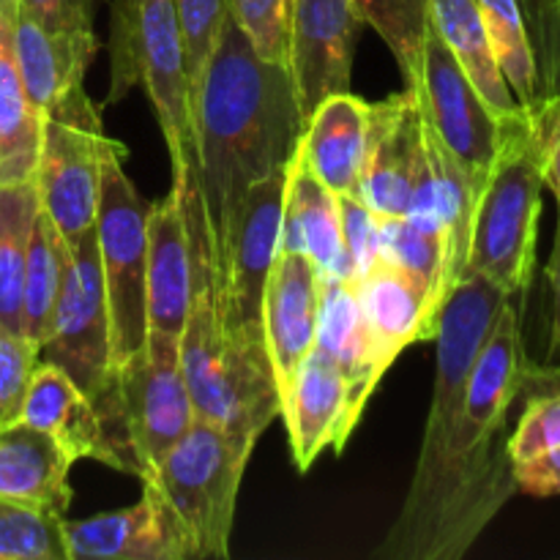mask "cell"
Segmentation results:
<instances>
[{
	"label": "cell",
	"instance_id": "cell-1",
	"mask_svg": "<svg viewBox=\"0 0 560 560\" xmlns=\"http://www.w3.org/2000/svg\"><path fill=\"white\" fill-rule=\"evenodd\" d=\"M530 366L512 299L503 304L468 377L463 410L430 481L408 490L375 558L459 560L517 492L506 452L509 410L528 388Z\"/></svg>",
	"mask_w": 560,
	"mask_h": 560
},
{
	"label": "cell",
	"instance_id": "cell-2",
	"mask_svg": "<svg viewBox=\"0 0 560 560\" xmlns=\"http://www.w3.org/2000/svg\"><path fill=\"white\" fill-rule=\"evenodd\" d=\"M304 124L288 66L262 58L230 14L191 93L195 167L213 266L252 186L288 170Z\"/></svg>",
	"mask_w": 560,
	"mask_h": 560
},
{
	"label": "cell",
	"instance_id": "cell-3",
	"mask_svg": "<svg viewBox=\"0 0 560 560\" xmlns=\"http://www.w3.org/2000/svg\"><path fill=\"white\" fill-rule=\"evenodd\" d=\"M173 186L184 200L191 262H195V293H191L189 317H186L178 342L180 366H184L195 416L222 427L241 446L255 452V443L260 441L262 432L282 413L277 377H273L268 355L241 348L222 328L211 238H208L195 167L184 170V175H173Z\"/></svg>",
	"mask_w": 560,
	"mask_h": 560
},
{
	"label": "cell",
	"instance_id": "cell-4",
	"mask_svg": "<svg viewBox=\"0 0 560 560\" xmlns=\"http://www.w3.org/2000/svg\"><path fill=\"white\" fill-rule=\"evenodd\" d=\"M541 140L528 109L503 120L501 145L476 197L468 273L490 279L514 299L534 282L541 217Z\"/></svg>",
	"mask_w": 560,
	"mask_h": 560
},
{
	"label": "cell",
	"instance_id": "cell-5",
	"mask_svg": "<svg viewBox=\"0 0 560 560\" xmlns=\"http://www.w3.org/2000/svg\"><path fill=\"white\" fill-rule=\"evenodd\" d=\"M107 52L109 93L104 104H118L142 88L167 142L173 175L195 167L189 66L175 0H113Z\"/></svg>",
	"mask_w": 560,
	"mask_h": 560
},
{
	"label": "cell",
	"instance_id": "cell-6",
	"mask_svg": "<svg viewBox=\"0 0 560 560\" xmlns=\"http://www.w3.org/2000/svg\"><path fill=\"white\" fill-rule=\"evenodd\" d=\"M249 457V448L222 427L195 416L184 438L145 476L186 525L200 560L230 558L235 506Z\"/></svg>",
	"mask_w": 560,
	"mask_h": 560
},
{
	"label": "cell",
	"instance_id": "cell-7",
	"mask_svg": "<svg viewBox=\"0 0 560 560\" xmlns=\"http://www.w3.org/2000/svg\"><path fill=\"white\" fill-rule=\"evenodd\" d=\"M129 151L104 162L93 233L109 315V361L120 364L145 348L148 339V202L126 175Z\"/></svg>",
	"mask_w": 560,
	"mask_h": 560
},
{
	"label": "cell",
	"instance_id": "cell-8",
	"mask_svg": "<svg viewBox=\"0 0 560 560\" xmlns=\"http://www.w3.org/2000/svg\"><path fill=\"white\" fill-rule=\"evenodd\" d=\"M178 342L148 331L145 348L115 370L113 388L98 408L107 427L109 419L118 424L120 443L137 465V479H145L195 421Z\"/></svg>",
	"mask_w": 560,
	"mask_h": 560
},
{
	"label": "cell",
	"instance_id": "cell-9",
	"mask_svg": "<svg viewBox=\"0 0 560 560\" xmlns=\"http://www.w3.org/2000/svg\"><path fill=\"white\" fill-rule=\"evenodd\" d=\"M284 178L288 170L255 184L241 206L224 255L213 266L222 328L235 345L268 355L262 334V301L268 277L282 249ZM271 361V359H268Z\"/></svg>",
	"mask_w": 560,
	"mask_h": 560
},
{
	"label": "cell",
	"instance_id": "cell-10",
	"mask_svg": "<svg viewBox=\"0 0 560 560\" xmlns=\"http://www.w3.org/2000/svg\"><path fill=\"white\" fill-rule=\"evenodd\" d=\"M42 353L44 361L60 366L96 402V408H102L113 388V361L109 315L93 230L69 246L52 334Z\"/></svg>",
	"mask_w": 560,
	"mask_h": 560
},
{
	"label": "cell",
	"instance_id": "cell-11",
	"mask_svg": "<svg viewBox=\"0 0 560 560\" xmlns=\"http://www.w3.org/2000/svg\"><path fill=\"white\" fill-rule=\"evenodd\" d=\"M120 151L129 148L107 137L104 126L42 118L33 184L38 191V208L69 246L96 224L104 162Z\"/></svg>",
	"mask_w": 560,
	"mask_h": 560
},
{
	"label": "cell",
	"instance_id": "cell-12",
	"mask_svg": "<svg viewBox=\"0 0 560 560\" xmlns=\"http://www.w3.org/2000/svg\"><path fill=\"white\" fill-rule=\"evenodd\" d=\"M416 91H419L421 109L435 135L441 137L443 145L454 153V159L463 164L465 173L474 178L476 189L481 191L498 156L503 120L481 98L452 49L438 36L432 22L424 42V55H421V80Z\"/></svg>",
	"mask_w": 560,
	"mask_h": 560
},
{
	"label": "cell",
	"instance_id": "cell-13",
	"mask_svg": "<svg viewBox=\"0 0 560 560\" xmlns=\"http://www.w3.org/2000/svg\"><path fill=\"white\" fill-rule=\"evenodd\" d=\"M14 33L16 63L27 98L42 118H58L66 124L104 126L98 107L85 93V71L96 55V33H49L20 5V0H3Z\"/></svg>",
	"mask_w": 560,
	"mask_h": 560
},
{
	"label": "cell",
	"instance_id": "cell-14",
	"mask_svg": "<svg viewBox=\"0 0 560 560\" xmlns=\"http://www.w3.org/2000/svg\"><path fill=\"white\" fill-rule=\"evenodd\" d=\"M69 560H200L186 525L153 481L135 506L88 520H60Z\"/></svg>",
	"mask_w": 560,
	"mask_h": 560
},
{
	"label": "cell",
	"instance_id": "cell-15",
	"mask_svg": "<svg viewBox=\"0 0 560 560\" xmlns=\"http://www.w3.org/2000/svg\"><path fill=\"white\" fill-rule=\"evenodd\" d=\"M424 162L421 104L416 85L370 104L359 197L377 219L405 217Z\"/></svg>",
	"mask_w": 560,
	"mask_h": 560
},
{
	"label": "cell",
	"instance_id": "cell-16",
	"mask_svg": "<svg viewBox=\"0 0 560 560\" xmlns=\"http://www.w3.org/2000/svg\"><path fill=\"white\" fill-rule=\"evenodd\" d=\"M361 27L353 0H293L288 69L304 120L326 96L350 91Z\"/></svg>",
	"mask_w": 560,
	"mask_h": 560
},
{
	"label": "cell",
	"instance_id": "cell-17",
	"mask_svg": "<svg viewBox=\"0 0 560 560\" xmlns=\"http://www.w3.org/2000/svg\"><path fill=\"white\" fill-rule=\"evenodd\" d=\"M14 416L52 435L74 463L93 459L118 474L137 476L135 459L113 435L96 402L49 361L38 359Z\"/></svg>",
	"mask_w": 560,
	"mask_h": 560
},
{
	"label": "cell",
	"instance_id": "cell-18",
	"mask_svg": "<svg viewBox=\"0 0 560 560\" xmlns=\"http://www.w3.org/2000/svg\"><path fill=\"white\" fill-rule=\"evenodd\" d=\"M279 416L288 427L290 452L301 474H306L326 448L342 454L345 443L361 421L348 377L317 345L301 361L293 383L284 392Z\"/></svg>",
	"mask_w": 560,
	"mask_h": 560
},
{
	"label": "cell",
	"instance_id": "cell-19",
	"mask_svg": "<svg viewBox=\"0 0 560 560\" xmlns=\"http://www.w3.org/2000/svg\"><path fill=\"white\" fill-rule=\"evenodd\" d=\"M320 277L310 257L279 249L262 301V334L279 397L293 383L301 361L317 342Z\"/></svg>",
	"mask_w": 560,
	"mask_h": 560
},
{
	"label": "cell",
	"instance_id": "cell-20",
	"mask_svg": "<svg viewBox=\"0 0 560 560\" xmlns=\"http://www.w3.org/2000/svg\"><path fill=\"white\" fill-rule=\"evenodd\" d=\"M195 293V262L180 191L148 208V331L180 339Z\"/></svg>",
	"mask_w": 560,
	"mask_h": 560
},
{
	"label": "cell",
	"instance_id": "cell-21",
	"mask_svg": "<svg viewBox=\"0 0 560 560\" xmlns=\"http://www.w3.org/2000/svg\"><path fill=\"white\" fill-rule=\"evenodd\" d=\"M355 293L383 375L405 348L435 337L438 306L430 288L394 262L381 260L366 277L355 279Z\"/></svg>",
	"mask_w": 560,
	"mask_h": 560
},
{
	"label": "cell",
	"instance_id": "cell-22",
	"mask_svg": "<svg viewBox=\"0 0 560 560\" xmlns=\"http://www.w3.org/2000/svg\"><path fill=\"white\" fill-rule=\"evenodd\" d=\"M74 459L52 435L27 421L0 419V501L66 517L71 506L69 474Z\"/></svg>",
	"mask_w": 560,
	"mask_h": 560
},
{
	"label": "cell",
	"instance_id": "cell-23",
	"mask_svg": "<svg viewBox=\"0 0 560 560\" xmlns=\"http://www.w3.org/2000/svg\"><path fill=\"white\" fill-rule=\"evenodd\" d=\"M282 252L310 257L320 279H355L342 244L339 195L312 173L299 148L284 178Z\"/></svg>",
	"mask_w": 560,
	"mask_h": 560
},
{
	"label": "cell",
	"instance_id": "cell-24",
	"mask_svg": "<svg viewBox=\"0 0 560 560\" xmlns=\"http://www.w3.org/2000/svg\"><path fill=\"white\" fill-rule=\"evenodd\" d=\"M370 104L350 91L331 93L306 118L299 151L334 195L359 191Z\"/></svg>",
	"mask_w": 560,
	"mask_h": 560
},
{
	"label": "cell",
	"instance_id": "cell-25",
	"mask_svg": "<svg viewBox=\"0 0 560 560\" xmlns=\"http://www.w3.org/2000/svg\"><path fill=\"white\" fill-rule=\"evenodd\" d=\"M317 348L326 350L345 372L353 405L364 416L383 372L366 331L355 293V279H320V310H317Z\"/></svg>",
	"mask_w": 560,
	"mask_h": 560
},
{
	"label": "cell",
	"instance_id": "cell-26",
	"mask_svg": "<svg viewBox=\"0 0 560 560\" xmlns=\"http://www.w3.org/2000/svg\"><path fill=\"white\" fill-rule=\"evenodd\" d=\"M430 22L443 38L457 63L474 82L492 113L501 120L520 115L523 104L514 98L495 52H492L490 36L481 22V11L476 0H430Z\"/></svg>",
	"mask_w": 560,
	"mask_h": 560
},
{
	"label": "cell",
	"instance_id": "cell-27",
	"mask_svg": "<svg viewBox=\"0 0 560 560\" xmlns=\"http://www.w3.org/2000/svg\"><path fill=\"white\" fill-rule=\"evenodd\" d=\"M42 115L33 109L16 63L9 9L0 0V184L33 180Z\"/></svg>",
	"mask_w": 560,
	"mask_h": 560
},
{
	"label": "cell",
	"instance_id": "cell-28",
	"mask_svg": "<svg viewBox=\"0 0 560 560\" xmlns=\"http://www.w3.org/2000/svg\"><path fill=\"white\" fill-rule=\"evenodd\" d=\"M69 244L60 238L47 213L38 208L27 244L25 279H22V337L42 353L52 334L55 306L63 288Z\"/></svg>",
	"mask_w": 560,
	"mask_h": 560
},
{
	"label": "cell",
	"instance_id": "cell-29",
	"mask_svg": "<svg viewBox=\"0 0 560 560\" xmlns=\"http://www.w3.org/2000/svg\"><path fill=\"white\" fill-rule=\"evenodd\" d=\"M38 211L33 180L0 184V323L22 334V279Z\"/></svg>",
	"mask_w": 560,
	"mask_h": 560
},
{
	"label": "cell",
	"instance_id": "cell-30",
	"mask_svg": "<svg viewBox=\"0 0 560 560\" xmlns=\"http://www.w3.org/2000/svg\"><path fill=\"white\" fill-rule=\"evenodd\" d=\"M476 3H479L481 22H485V31L490 36L492 52H495L498 66H501L514 98L523 107H530V104L539 102L541 91L523 9H520L517 0H476Z\"/></svg>",
	"mask_w": 560,
	"mask_h": 560
},
{
	"label": "cell",
	"instance_id": "cell-31",
	"mask_svg": "<svg viewBox=\"0 0 560 560\" xmlns=\"http://www.w3.org/2000/svg\"><path fill=\"white\" fill-rule=\"evenodd\" d=\"M353 9L392 49L405 85H419L421 55L430 33V0H353Z\"/></svg>",
	"mask_w": 560,
	"mask_h": 560
},
{
	"label": "cell",
	"instance_id": "cell-32",
	"mask_svg": "<svg viewBox=\"0 0 560 560\" xmlns=\"http://www.w3.org/2000/svg\"><path fill=\"white\" fill-rule=\"evenodd\" d=\"M381 228V260L394 262L402 271L430 288L438 312L443 306V266H446V244L441 233L419 228L408 217L377 219Z\"/></svg>",
	"mask_w": 560,
	"mask_h": 560
},
{
	"label": "cell",
	"instance_id": "cell-33",
	"mask_svg": "<svg viewBox=\"0 0 560 560\" xmlns=\"http://www.w3.org/2000/svg\"><path fill=\"white\" fill-rule=\"evenodd\" d=\"M60 520L0 501V560H69Z\"/></svg>",
	"mask_w": 560,
	"mask_h": 560
},
{
	"label": "cell",
	"instance_id": "cell-34",
	"mask_svg": "<svg viewBox=\"0 0 560 560\" xmlns=\"http://www.w3.org/2000/svg\"><path fill=\"white\" fill-rule=\"evenodd\" d=\"M293 0H230V14L266 60L288 66Z\"/></svg>",
	"mask_w": 560,
	"mask_h": 560
},
{
	"label": "cell",
	"instance_id": "cell-35",
	"mask_svg": "<svg viewBox=\"0 0 560 560\" xmlns=\"http://www.w3.org/2000/svg\"><path fill=\"white\" fill-rule=\"evenodd\" d=\"M545 377L547 372L541 370V388L525 405L517 430L506 438V452L512 465L536 457L552 446H560V381L556 388H545Z\"/></svg>",
	"mask_w": 560,
	"mask_h": 560
},
{
	"label": "cell",
	"instance_id": "cell-36",
	"mask_svg": "<svg viewBox=\"0 0 560 560\" xmlns=\"http://www.w3.org/2000/svg\"><path fill=\"white\" fill-rule=\"evenodd\" d=\"M180 31L186 44V66H189V85L195 93L202 69L211 60L222 27L230 16V0H175Z\"/></svg>",
	"mask_w": 560,
	"mask_h": 560
},
{
	"label": "cell",
	"instance_id": "cell-37",
	"mask_svg": "<svg viewBox=\"0 0 560 560\" xmlns=\"http://www.w3.org/2000/svg\"><path fill=\"white\" fill-rule=\"evenodd\" d=\"M534 47L539 91L560 96V0H517Z\"/></svg>",
	"mask_w": 560,
	"mask_h": 560
},
{
	"label": "cell",
	"instance_id": "cell-38",
	"mask_svg": "<svg viewBox=\"0 0 560 560\" xmlns=\"http://www.w3.org/2000/svg\"><path fill=\"white\" fill-rule=\"evenodd\" d=\"M342 244L355 279L366 277L381 262V228L377 217L355 195H339Z\"/></svg>",
	"mask_w": 560,
	"mask_h": 560
},
{
	"label": "cell",
	"instance_id": "cell-39",
	"mask_svg": "<svg viewBox=\"0 0 560 560\" xmlns=\"http://www.w3.org/2000/svg\"><path fill=\"white\" fill-rule=\"evenodd\" d=\"M38 359L42 353L22 334L0 323V419L16 413Z\"/></svg>",
	"mask_w": 560,
	"mask_h": 560
},
{
	"label": "cell",
	"instance_id": "cell-40",
	"mask_svg": "<svg viewBox=\"0 0 560 560\" xmlns=\"http://www.w3.org/2000/svg\"><path fill=\"white\" fill-rule=\"evenodd\" d=\"M22 9L49 33L91 36L96 0H20Z\"/></svg>",
	"mask_w": 560,
	"mask_h": 560
},
{
	"label": "cell",
	"instance_id": "cell-41",
	"mask_svg": "<svg viewBox=\"0 0 560 560\" xmlns=\"http://www.w3.org/2000/svg\"><path fill=\"white\" fill-rule=\"evenodd\" d=\"M541 140V178L560 202V96H545L525 107Z\"/></svg>",
	"mask_w": 560,
	"mask_h": 560
},
{
	"label": "cell",
	"instance_id": "cell-42",
	"mask_svg": "<svg viewBox=\"0 0 560 560\" xmlns=\"http://www.w3.org/2000/svg\"><path fill=\"white\" fill-rule=\"evenodd\" d=\"M512 474L517 481V492L534 498L560 495V446L547 448L523 463H514Z\"/></svg>",
	"mask_w": 560,
	"mask_h": 560
},
{
	"label": "cell",
	"instance_id": "cell-43",
	"mask_svg": "<svg viewBox=\"0 0 560 560\" xmlns=\"http://www.w3.org/2000/svg\"><path fill=\"white\" fill-rule=\"evenodd\" d=\"M547 279L552 290V350H560V202H558V228H556V246L552 257L547 262Z\"/></svg>",
	"mask_w": 560,
	"mask_h": 560
}]
</instances>
